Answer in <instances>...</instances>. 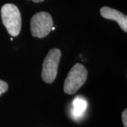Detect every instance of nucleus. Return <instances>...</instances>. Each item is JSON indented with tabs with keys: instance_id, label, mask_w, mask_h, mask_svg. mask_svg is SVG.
<instances>
[{
	"instance_id": "1",
	"label": "nucleus",
	"mask_w": 127,
	"mask_h": 127,
	"mask_svg": "<svg viewBox=\"0 0 127 127\" xmlns=\"http://www.w3.org/2000/svg\"><path fill=\"white\" fill-rule=\"evenodd\" d=\"M1 16L9 35L18 36L21 30V16L18 7L13 4H6L1 7Z\"/></svg>"
},
{
	"instance_id": "8",
	"label": "nucleus",
	"mask_w": 127,
	"mask_h": 127,
	"mask_svg": "<svg viewBox=\"0 0 127 127\" xmlns=\"http://www.w3.org/2000/svg\"><path fill=\"white\" fill-rule=\"evenodd\" d=\"M124 127H127V109H124L122 115Z\"/></svg>"
},
{
	"instance_id": "5",
	"label": "nucleus",
	"mask_w": 127,
	"mask_h": 127,
	"mask_svg": "<svg viewBox=\"0 0 127 127\" xmlns=\"http://www.w3.org/2000/svg\"><path fill=\"white\" fill-rule=\"evenodd\" d=\"M100 14L103 18L117 22L119 26L125 32H127V16L117 9L108 6H103L100 9Z\"/></svg>"
},
{
	"instance_id": "7",
	"label": "nucleus",
	"mask_w": 127,
	"mask_h": 127,
	"mask_svg": "<svg viewBox=\"0 0 127 127\" xmlns=\"http://www.w3.org/2000/svg\"><path fill=\"white\" fill-rule=\"evenodd\" d=\"M8 88H9V86L6 82L0 80V96L7 91Z\"/></svg>"
},
{
	"instance_id": "9",
	"label": "nucleus",
	"mask_w": 127,
	"mask_h": 127,
	"mask_svg": "<svg viewBox=\"0 0 127 127\" xmlns=\"http://www.w3.org/2000/svg\"><path fill=\"white\" fill-rule=\"evenodd\" d=\"M32 1H34L35 3H39V2H42L45 0H32Z\"/></svg>"
},
{
	"instance_id": "2",
	"label": "nucleus",
	"mask_w": 127,
	"mask_h": 127,
	"mask_svg": "<svg viewBox=\"0 0 127 127\" xmlns=\"http://www.w3.org/2000/svg\"><path fill=\"white\" fill-rule=\"evenodd\" d=\"M88 73L86 68L81 64L77 63L73 65L64 81V93L68 95L76 93L86 83Z\"/></svg>"
},
{
	"instance_id": "6",
	"label": "nucleus",
	"mask_w": 127,
	"mask_h": 127,
	"mask_svg": "<svg viewBox=\"0 0 127 127\" xmlns=\"http://www.w3.org/2000/svg\"><path fill=\"white\" fill-rule=\"evenodd\" d=\"M73 115L75 117H80L86 109L87 103L85 100L81 99L80 97H77L73 102Z\"/></svg>"
},
{
	"instance_id": "3",
	"label": "nucleus",
	"mask_w": 127,
	"mask_h": 127,
	"mask_svg": "<svg viewBox=\"0 0 127 127\" xmlns=\"http://www.w3.org/2000/svg\"><path fill=\"white\" fill-rule=\"evenodd\" d=\"M62 57V51L54 48L49 51L42 64L41 76L47 83H52L57 76L58 66Z\"/></svg>"
},
{
	"instance_id": "4",
	"label": "nucleus",
	"mask_w": 127,
	"mask_h": 127,
	"mask_svg": "<svg viewBox=\"0 0 127 127\" xmlns=\"http://www.w3.org/2000/svg\"><path fill=\"white\" fill-rule=\"evenodd\" d=\"M52 27V18L49 13L45 11L37 13L31 20V31L34 37H45L50 34Z\"/></svg>"
}]
</instances>
